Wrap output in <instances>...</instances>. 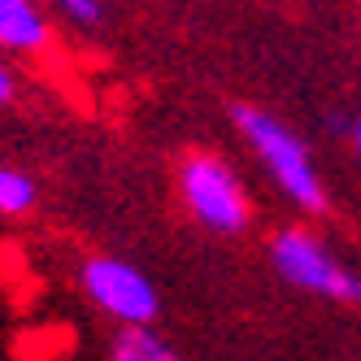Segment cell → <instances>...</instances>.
Returning <instances> with one entry per match:
<instances>
[{"label": "cell", "mask_w": 361, "mask_h": 361, "mask_svg": "<svg viewBox=\"0 0 361 361\" xmlns=\"http://www.w3.org/2000/svg\"><path fill=\"white\" fill-rule=\"evenodd\" d=\"M48 44H53V31L35 0H0V53L35 57Z\"/></svg>", "instance_id": "5b68a950"}, {"label": "cell", "mask_w": 361, "mask_h": 361, "mask_svg": "<svg viewBox=\"0 0 361 361\" xmlns=\"http://www.w3.org/2000/svg\"><path fill=\"white\" fill-rule=\"evenodd\" d=\"M348 140H353V148H357V157H361V109L353 114V126H348Z\"/></svg>", "instance_id": "30bf717a"}, {"label": "cell", "mask_w": 361, "mask_h": 361, "mask_svg": "<svg viewBox=\"0 0 361 361\" xmlns=\"http://www.w3.org/2000/svg\"><path fill=\"white\" fill-rule=\"evenodd\" d=\"M18 96H22V79H18V70L0 57V109H13Z\"/></svg>", "instance_id": "9c48e42d"}, {"label": "cell", "mask_w": 361, "mask_h": 361, "mask_svg": "<svg viewBox=\"0 0 361 361\" xmlns=\"http://www.w3.org/2000/svg\"><path fill=\"white\" fill-rule=\"evenodd\" d=\"M231 118H235L240 140L252 148V157L266 166L270 183L288 196L300 214L322 218V214L331 209V192H326V183H322L314 157H309V144H305L283 118H274L270 109L235 105V109H231Z\"/></svg>", "instance_id": "6da1fadb"}, {"label": "cell", "mask_w": 361, "mask_h": 361, "mask_svg": "<svg viewBox=\"0 0 361 361\" xmlns=\"http://www.w3.org/2000/svg\"><path fill=\"white\" fill-rule=\"evenodd\" d=\"M174 188L188 218L209 235H244L252 226V196L244 178L218 152H188L174 170Z\"/></svg>", "instance_id": "7a4b0ae2"}, {"label": "cell", "mask_w": 361, "mask_h": 361, "mask_svg": "<svg viewBox=\"0 0 361 361\" xmlns=\"http://www.w3.org/2000/svg\"><path fill=\"white\" fill-rule=\"evenodd\" d=\"M79 288L83 296L118 326H152L161 314V292L140 270L135 262H126L118 252H92L79 266Z\"/></svg>", "instance_id": "277c9868"}, {"label": "cell", "mask_w": 361, "mask_h": 361, "mask_svg": "<svg viewBox=\"0 0 361 361\" xmlns=\"http://www.w3.org/2000/svg\"><path fill=\"white\" fill-rule=\"evenodd\" d=\"M109 361H183V353L148 326H122L109 344Z\"/></svg>", "instance_id": "8992f818"}, {"label": "cell", "mask_w": 361, "mask_h": 361, "mask_svg": "<svg viewBox=\"0 0 361 361\" xmlns=\"http://www.w3.org/2000/svg\"><path fill=\"white\" fill-rule=\"evenodd\" d=\"M266 257H270V270L283 283H292V288H300L309 296H322V300H335V305H361V274L318 231L283 226L266 240Z\"/></svg>", "instance_id": "3957f363"}, {"label": "cell", "mask_w": 361, "mask_h": 361, "mask_svg": "<svg viewBox=\"0 0 361 361\" xmlns=\"http://www.w3.org/2000/svg\"><path fill=\"white\" fill-rule=\"evenodd\" d=\"M61 18H70L74 27H100L105 22V0H48Z\"/></svg>", "instance_id": "ba28073f"}, {"label": "cell", "mask_w": 361, "mask_h": 361, "mask_svg": "<svg viewBox=\"0 0 361 361\" xmlns=\"http://www.w3.org/2000/svg\"><path fill=\"white\" fill-rule=\"evenodd\" d=\"M35 204H39V183L27 170L0 161V218H27L35 214Z\"/></svg>", "instance_id": "52a82bcc"}]
</instances>
